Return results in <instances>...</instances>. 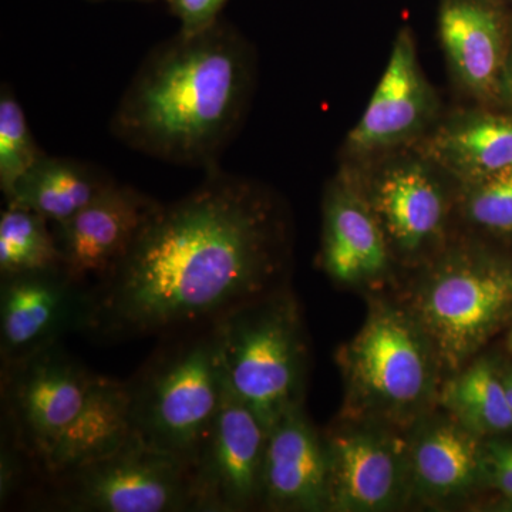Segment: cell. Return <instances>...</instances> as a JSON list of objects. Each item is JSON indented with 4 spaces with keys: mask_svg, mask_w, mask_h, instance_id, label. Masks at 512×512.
Returning a JSON list of instances; mask_svg holds the SVG:
<instances>
[{
    "mask_svg": "<svg viewBox=\"0 0 512 512\" xmlns=\"http://www.w3.org/2000/svg\"><path fill=\"white\" fill-rule=\"evenodd\" d=\"M419 153L460 185L512 167V111H458L431 128Z\"/></svg>",
    "mask_w": 512,
    "mask_h": 512,
    "instance_id": "d6986e66",
    "label": "cell"
},
{
    "mask_svg": "<svg viewBox=\"0 0 512 512\" xmlns=\"http://www.w3.org/2000/svg\"><path fill=\"white\" fill-rule=\"evenodd\" d=\"M291 256L285 211L264 185L205 171L161 204L106 274L84 286L79 332L94 342L168 338L284 288Z\"/></svg>",
    "mask_w": 512,
    "mask_h": 512,
    "instance_id": "6da1fadb",
    "label": "cell"
},
{
    "mask_svg": "<svg viewBox=\"0 0 512 512\" xmlns=\"http://www.w3.org/2000/svg\"><path fill=\"white\" fill-rule=\"evenodd\" d=\"M393 261L355 175L340 171L323 198L322 268L336 284L372 285L389 274Z\"/></svg>",
    "mask_w": 512,
    "mask_h": 512,
    "instance_id": "9a60e30c",
    "label": "cell"
},
{
    "mask_svg": "<svg viewBox=\"0 0 512 512\" xmlns=\"http://www.w3.org/2000/svg\"><path fill=\"white\" fill-rule=\"evenodd\" d=\"M116 183L99 165L70 157L40 158L5 197L6 205L28 208L59 224L82 211Z\"/></svg>",
    "mask_w": 512,
    "mask_h": 512,
    "instance_id": "ffe728a7",
    "label": "cell"
},
{
    "mask_svg": "<svg viewBox=\"0 0 512 512\" xmlns=\"http://www.w3.org/2000/svg\"><path fill=\"white\" fill-rule=\"evenodd\" d=\"M439 106L421 69L413 32L403 28L365 113L346 138V153L370 158L423 140L436 126Z\"/></svg>",
    "mask_w": 512,
    "mask_h": 512,
    "instance_id": "7c38bea8",
    "label": "cell"
},
{
    "mask_svg": "<svg viewBox=\"0 0 512 512\" xmlns=\"http://www.w3.org/2000/svg\"><path fill=\"white\" fill-rule=\"evenodd\" d=\"M346 386L342 419L409 431L439 400L441 367L409 309L370 301L362 329L338 353Z\"/></svg>",
    "mask_w": 512,
    "mask_h": 512,
    "instance_id": "3957f363",
    "label": "cell"
},
{
    "mask_svg": "<svg viewBox=\"0 0 512 512\" xmlns=\"http://www.w3.org/2000/svg\"><path fill=\"white\" fill-rule=\"evenodd\" d=\"M484 477L512 501V444L491 441L484 446Z\"/></svg>",
    "mask_w": 512,
    "mask_h": 512,
    "instance_id": "4316f807",
    "label": "cell"
},
{
    "mask_svg": "<svg viewBox=\"0 0 512 512\" xmlns=\"http://www.w3.org/2000/svg\"><path fill=\"white\" fill-rule=\"evenodd\" d=\"M511 25L494 0H444L441 46L454 79L481 103L498 101Z\"/></svg>",
    "mask_w": 512,
    "mask_h": 512,
    "instance_id": "e0dca14e",
    "label": "cell"
},
{
    "mask_svg": "<svg viewBox=\"0 0 512 512\" xmlns=\"http://www.w3.org/2000/svg\"><path fill=\"white\" fill-rule=\"evenodd\" d=\"M424 330L441 372H460L512 312V265L473 245L441 251L407 306Z\"/></svg>",
    "mask_w": 512,
    "mask_h": 512,
    "instance_id": "8992f818",
    "label": "cell"
},
{
    "mask_svg": "<svg viewBox=\"0 0 512 512\" xmlns=\"http://www.w3.org/2000/svg\"><path fill=\"white\" fill-rule=\"evenodd\" d=\"M50 225L35 211L6 205L0 214V276L62 266Z\"/></svg>",
    "mask_w": 512,
    "mask_h": 512,
    "instance_id": "603a6c76",
    "label": "cell"
},
{
    "mask_svg": "<svg viewBox=\"0 0 512 512\" xmlns=\"http://www.w3.org/2000/svg\"><path fill=\"white\" fill-rule=\"evenodd\" d=\"M463 188V210L477 228L512 237V167L488 175Z\"/></svg>",
    "mask_w": 512,
    "mask_h": 512,
    "instance_id": "d4e9b609",
    "label": "cell"
},
{
    "mask_svg": "<svg viewBox=\"0 0 512 512\" xmlns=\"http://www.w3.org/2000/svg\"><path fill=\"white\" fill-rule=\"evenodd\" d=\"M439 403L448 416L480 437L512 429V410L505 397L503 377L485 360L451 375L441 387Z\"/></svg>",
    "mask_w": 512,
    "mask_h": 512,
    "instance_id": "7402d4cb",
    "label": "cell"
},
{
    "mask_svg": "<svg viewBox=\"0 0 512 512\" xmlns=\"http://www.w3.org/2000/svg\"><path fill=\"white\" fill-rule=\"evenodd\" d=\"M130 436L127 382L100 376L89 403L53 450L36 483L109 453Z\"/></svg>",
    "mask_w": 512,
    "mask_h": 512,
    "instance_id": "44dd1931",
    "label": "cell"
},
{
    "mask_svg": "<svg viewBox=\"0 0 512 512\" xmlns=\"http://www.w3.org/2000/svg\"><path fill=\"white\" fill-rule=\"evenodd\" d=\"M157 205L150 195L116 181L72 218L52 224L64 271L82 286L106 274Z\"/></svg>",
    "mask_w": 512,
    "mask_h": 512,
    "instance_id": "5bb4252c",
    "label": "cell"
},
{
    "mask_svg": "<svg viewBox=\"0 0 512 512\" xmlns=\"http://www.w3.org/2000/svg\"><path fill=\"white\" fill-rule=\"evenodd\" d=\"M100 376L69 355L62 343L3 367L2 434L28 458L35 483L83 413Z\"/></svg>",
    "mask_w": 512,
    "mask_h": 512,
    "instance_id": "ba28073f",
    "label": "cell"
},
{
    "mask_svg": "<svg viewBox=\"0 0 512 512\" xmlns=\"http://www.w3.org/2000/svg\"><path fill=\"white\" fill-rule=\"evenodd\" d=\"M93 2H101V0H93ZM137 2H147V3H150V2H157V0H137Z\"/></svg>",
    "mask_w": 512,
    "mask_h": 512,
    "instance_id": "4dcf8cb0",
    "label": "cell"
},
{
    "mask_svg": "<svg viewBox=\"0 0 512 512\" xmlns=\"http://www.w3.org/2000/svg\"><path fill=\"white\" fill-rule=\"evenodd\" d=\"M504 380V390H505V397H507V402L510 404L511 410H512V370L510 373H507L503 377Z\"/></svg>",
    "mask_w": 512,
    "mask_h": 512,
    "instance_id": "f1b7e54d",
    "label": "cell"
},
{
    "mask_svg": "<svg viewBox=\"0 0 512 512\" xmlns=\"http://www.w3.org/2000/svg\"><path fill=\"white\" fill-rule=\"evenodd\" d=\"M325 436L330 511L394 510L410 497L409 431L343 419Z\"/></svg>",
    "mask_w": 512,
    "mask_h": 512,
    "instance_id": "8fae6325",
    "label": "cell"
},
{
    "mask_svg": "<svg viewBox=\"0 0 512 512\" xmlns=\"http://www.w3.org/2000/svg\"><path fill=\"white\" fill-rule=\"evenodd\" d=\"M228 0H165L168 9L180 20V32L194 35L210 29L221 18Z\"/></svg>",
    "mask_w": 512,
    "mask_h": 512,
    "instance_id": "484cf974",
    "label": "cell"
},
{
    "mask_svg": "<svg viewBox=\"0 0 512 512\" xmlns=\"http://www.w3.org/2000/svg\"><path fill=\"white\" fill-rule=\"evenodd\" d=\"M225 383L266 429L302 407L308 346L288 289L259 296L212 323Z\"/></svg>",
    "mask_w": 512,
    "mask_h": 512,
    "instance_id": "5b68a950",
    "label": "cell"
},
{
    "mask_svg": "<svg viewBox=\"0 0 512 512\" xmlns=\"http://www.w3.org/2000/svg\"><path fill=\"white\" fill-rule=\"evenodd\" d=\"M353 175L393 259L419 264L441 252L451 204L447 174L437 165L417 153L389 158L363 175Z\"/></svg>",
    "mask_w": 512,
    "mask_h": 512,
    "instance_id": "9c48e42d",
    "label": "cell"
},
{
    "mask_svg": "<svg viewBox=\"0 0 512 512\" xmlns=\"http://www.w3.org/2000/svg\"><path fill=\"white\" fill-rule=\"evenodd\" d=\"M84 286L63 266L0 276V362L16 365L79 332Z\"/></svg>",
    "mask_w": 512,
    "mask_h": 512,
    "instance_id": "4fadbf2b",
    "label": "cell"
},
{
    "mask_svg": "<svg viewBox=\"0 0 512 512\" xmlns=\"http://www.w3.org/2000/svg\"><path fill=\"white\" fill-rule=\"evenodd\" d=\"M29 495L46 511L191 512L188 467L134 434L103 456L39 481Z\"/></svg>",
    "mask_w": 512,
    "mask_h": 512,
    "instance_id": "52a82bcc",
    "label": "cell"
},
{
    "mask_svg": "<svg viewBox=\"0 0 512 512\" xmlns=\"http://www.w3.org/2000/svg\"><path fill=\"white\" fill-rule=\"evenodd\" d=\"M498 103H503L512 111V25L510 46H508L507 59H505L503 76H501L500 90H498Z\"/></svg>",
    "mask_w": 512,
    "mask_h": 512,
    "instance_id": "83f0119b",
    "label": "cell"
},
{
    "mask_svg": "<svg viewBox=\"0 0 512 512\" xmlns=\"http://www.w3.org/2000/svg\"><path fill=\"white\" fill-rule=\"evenodd\" d=\"M46 156L33 137L25 111L8 86L0 92V190L8 197L15 184Z\"/></svg>",
    "mask_w": 512,
    "mask_h": 512,
    "instance_id": "cb8c5ba5",
    "label": "cell"
},
{
    "mask_svg": "<svg viewBox=\"0 0 512 512\" xmlns=\"http://www.w3.org/2000/svg\"><path fill=\"white\" fill-rule=\"evenodd\" d=\"M261 508L268 511H330L329 457L325 436L302 407L268 431Z\"/></svg>",
    "mask_w": 512,
    "mask_h": 512,
    "instance_id": "2e32d148",
    "label": "cell"
},
{
    "mask_svg": "<svg viewBox=\"0 0 512 512\" xmlns=\"http://www.w3.org/2000/svg\"><path fill=\"white\" fill-rule=\"evenodd\" d=\"M163 340L127 382L131 434L190 467L227 384L212 325Z\"/></svg>",
    "mask_w": 512,
    "mask_h": 512,
    "instance_id": "277c9868",
    "label": "cell"
},
{
    "mask_svg": "<svg viewBox=\"0 0 512 512\" xmlns=\"http://www.w3.org/2000/svg\"><path fill=\"white\" fill-rule=\"evenodd\" d=\"M266 441L265 424L227 386L220 410L188 467L191 512L261 508Z\"/></svg>",
    "mask_w": 512,
    "mask_h": 512,
    "instance_id": "30bf717a",
    "label": "cell"
},
{
    "mask_svg": "<svg viewBox=\"0 0 512 512\" xmlns=\"http://www.w3.org/2000/svg\"><path fill=\"white\" fill-rule=\"evenodd\" d=\"M427 416L409 430L410 497L447 503L473 491L484 477L483 437L447 413Z\"/></svg>",
    "mask_w": 512,
    "mask_h": 512,
    "instance_id": "ac0fdd59",
    "label": "cell"
},
{
    "mask_svg": "<svg viewBox=\"0 0 512 512\" xmlns=\"http://www.w3.org/2000/svg\"><path fill=\"white\" fill-rule=\"evenodd\" d=\"M255 50L224 19L177 35L147 53L109 121L111 136L164 163L221 167L247 117L255 87Z\"/></svg>",
    "mask_w": 512,
    "mask_h": 512,
    "instance_id": "7a4b0ae2",
    "label": "cell"
},
{
    "mask_svg": "<svg viewBox=\"0 0 512 512\" xmlns=\"http://www.w3.org/2000/svg\"><path fill=\"white\" fill-rule=\"evenodd\" d=\"M508 349H510L512 352V330L510 333V338H508Z\"/></svg>",
    "mask_w": 512,
    "mask_h": 512,
    "instance_id": "f546056e",
    "label": "cell"
}]
</instances>
